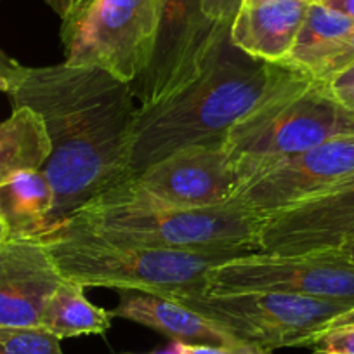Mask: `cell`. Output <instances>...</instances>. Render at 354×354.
I'll return each mask as SVG.
<instances>
[{
    "mask_svg": "<svg viewBox=\"0 0 354 354\" xmlns=\"http://www.w3.org/2000/svg\"><path fill=\"white\" fill-rule=\"evenodd\" d=\"M46 4L61 18V23L66 25L77 15L80 0H46Z\"/></svg>",
    "mask_w": 354,
    "mask_h": 354,
    "instance_id": "cell-25",
    "label": "cell"
},
{
    "mask_svg": "<svg viewBox=\"0 0 354 354\" xmlns=\"http://www.w3.org/2000/svg\"><path fill=\"white\" fill-rule=\"evenodd\" d=\"M354 176V134L255 167L236 202L259 216L313 198Z\"/></svg>",
    "mask_w": 354,
    "mask_h": 354,
    "instance_id": "cell-10",
    "label": "cell"
},
{
    "mask_svg": "<svg viewBox=\"0 0 354 354\" xmlns=\"http://www.w3.org/2000/svg\"><path fill=\"white\" fill-rule=\"evenodd\" d=\"M59 342L40 326H0V354H64Z\"/></svg>",
    "mask_w": 354,
    "mask_h": 354,
    "instance_id": "cell-20",
    "label": "cell"
},
{
    "mask_svg": "<svg viewBox=\"0 0 354 354\" xmlns=\"http://www.w3.org/2000/svg\"><path fill=\"white\" fill-rule=\"evenodd\" d=\"M264 2H274V0H243V6H257ZM308 2H313V0H308Z\"/></svg>",
    "mask_w": 354,
    "mask_h": 354,
    "instance_id": "cell-32",
    "label": "cell"
},
{
    "mask_svg": "<svg viewBox=\"0 0 354 354\" xmlns=\"http://www.w3.org/2000/svg\"><path fill=\"white\" fill-rule=\"evenodd\" d=\"M261 223L262 216L236 200L207 209H181L153 198L129 179L75 210L59 230L85 231L139 247L252 254L261 252Z\"/></svg>",
    "mask_w": 354,
    "mask_h": 354,
    "instance_id": "cell-3",
    "label": "cell"
},
{
    "mask_svg": "<svg viewBox=\"0 0 354 354\" xmlns=\"http://www.w3.org/2000/svg\"><path fill=\"white\" fill-rule=\"evenodd\" d=\"M63 281L40 238H11L0 245V326H40Z\"/></svg>",
    "mask_w": 354,
    "mask_h": 354,
    "instance_id": "cell-13",
    "label": "cell"
},
{
    "mask_svg": "<svg viewBox=\"0 0 354 354\" xmlns=\"http://www.w3.org/2000/svg\"><path fill=\"white\" fill-rule=\"evenodd\" d=\"M185 354H261L262 349L254 346H238V347H226V346H202V344H183Z\"/></svg>",
    "mask_w": 354,
    "mask_h": 354,
    "instance_id": "cell-24",
    "label": "cell"
},
{
    "mask_svg": "<svg viewBox=\"0 0 354 354\" xmlns=\"http://www.w3.org/2000/svg\"><path fill=\"white\" fill-rule=\"evenodd\" d=\"M241 6L243 0H203V11L207 18L226 26H231Z\"/></svg>",
    "mask_w": 354,
    "mask_h": 354,
    "instance_id": "cell-23",
    "label": "cell"
},
{
    "mask_svg": "<svg viewBox=\"0 0 354 354\" xmlns=\"http://www.w3.org/2000/svg\"><path fill=\"white\" fill-rule=\"evenodd\" d=\"M15 63V59L8 57L0 50V93H9V88H11V71Z\"/></svg>",
    "mask_w": 354,
    "mask_h": 354,
    "instance_id": "cell-26",
    "label": "cell"
},
{
    "mask_svg": "<svg viewBox=\"0 0 354 354\" xmlns=\"http://www.w3.org/2000/svg\"><path fill=\"white\" fill-rule=\"evenodd\" d=\"M354 134V110L326 82L295 75L230 131L224 148L247 181L255 167ZM245 185V183H243Z\"/></svg>",
    "mask_w": 354,
    "mask_h": 354,
    "instance_id": "cell-5",
    "label": "cell"
},
{
    "mask_svg": "<svg viewBox=\"0 0 354 354\" xmlns=\"http://www.w3.org/2000/svg\"><path fill=\"white\" fill-rule=\"evenodd\" d=\"M297 73L301 70L287 63L250 57L231 44L227 33L189 87L158 106L139 108L129 153L131 177L177 149L224 145L241 118Z\"/></svg>",
    "mask_w": 354,
    "mask_h": 354,
    "instance_id": "cell-2",
    "label": "cell"
},
{
    "mask_svg": "<svg viewBox=\"0 0 354 354\" xmlns=\"http://www.w3.org/2000/svg\"><path fill=\"white\" fill-rule=\"evenodd\" d=\"M54 207V192L42 169L21 170L0 186V216L11 238H42Z\"/></svg>",
    "mask_w": 354,
    "mask_h": 354,
    "instance_id": "cell-16",
    "label": "cell"
},
{
    "mask_svg": "<svg viewBox=\"0 0 354 354\" xmlns=\"http://www.w3.org/2000/svg\"><path fill=\"white\" fill-rule=\"evenodd\" d=\"M203 292H277L354 308V262L340 248L299 255L252 252L214 266L203 281Z\"/></svg>",
    "mask_w": 354,
    "mask_h": 354,
    "instance_id": "cell-8",
    "label": "cell"
},
{
    "mask_svg": "<svg viewBox=\"0 0 354 354\" xmlns=\"http://www.w3.org/2000/svg\"><path fill=\"white\" fill-rule=\"evenodd\" d=\"M9 240V227L8 223L4 221V217L0 216V245L6 243Z\"/></svg>",
    "mask_w": 354,
    "mask_h": 354,
    "instance_id": "cell-30",
    "label": "cell"
},
{
    "mask_svg": "<svg viewBox=\"0 0 354 354\" xmlns=\"http://www.w3.org/2000/svg\"><path fill=\"white\" fill-rule=\"evenodd\" d=\"M158 21L160 0H91L61 26L64 61L132 85L148 66Z\"/></svg>",
    "mask_w": 354,
    "mask_h": 354,
    "instance_id": "cell-7",
    "label": "cell"
},
{
    "mask_svg": "<svg viewBox=\"0 0 354 354\" xmlns=\"http://www.w3.org/2000/svg\"><path fill=\"white\" fill-rule=\"evenodd\" d=\"M326 84H328L333 91H344V88L354 87V64L347 68V70H344L342 73L337 75L335 78L326 82Z\"/></svg>",
    "mask_w": 354,
    "mask_h": 354,
    "instance_id": "cell-29",
    "label": "cell"
},
{
    "mask_svg": "<svg viewBox=\"0 0 354 354\" xmlns=\"http://www.w3.org/2000/svg\"><path fill=\"white\" fill-rule=\"evenodd\" d=\"M354 64V28L349 35L346 37V40L342 42V46L337 49V53L326 61L325 66L319 70V73L315 78H319L323 82H330L332 78H335L337 75L342 73L344 70H347L349 66Z\"/></svg>",
    "mask_w": 354,
    "mask_h": 354,
    "instance_id": "cell-22",
    "label": "cell"
},
{
    "mask_svg": "<svg viewBox=\"0 0 354 354\" xmlns=\"http://www.w3.org/2000/svg\"><path fill=\"white\" fill-rule=\"evenodd\" d=\"M308 0H274L241 6L230 26L236 49L266 63H285L306 18Z\"/></svg>",
    "mask_w": 354,
    "mask_h": 354,
    "instance_id": "cell-15",
    "label": "cell"
},
{
    "mask_svg": "<svg viewBox=\"0 0 354 354\" xmlns=\"http://www.w3.org/2000/svg\"><path fill=\"white\" fill-rule=\"evenodd\" d=\"M113 315L88 301L84 288L64 280L44 309L40 328L57 339L80 335H103L111 328Z\"/></svg>",
    "mask_w": 354,
    "mask_h": 354,
    "instance_id": "cell-19",
    "label": "cell"
},
{
    "mask_svg": "<svg viewBox=\"0 0 354 354\" xmlns=\"http://www.w3.org/2000/svg\"><path fill=\"white\" fill-rule=\"evenodd\" d=\"M261 354H271V353H266V351H262V353Z\"/></svg>",
    "mask_w": 354,
    "mask_h": 354,
    "instance_id": "cell-34",
    "label": "cell"
},
{
    "mask_svg": "<svg viewBox=\"0 0 354 354\" xmlns=\"http://www.w3.org/2000/svg\"><path fill=\"white\" fill-rule=\"evenodd\" d=\"M163 297L195 309L266 353L280 347H309L339 316L354 309L328 299L277 292L177 290Z\"/></svg>",
    "mask_w": 354,
    "mask_h": 354,
    "instance_id": "cell-6",
    "label": "cell"
},
{
    "mask_svg": "<svg viewBox=\"0 0 354 354\" xmlns=\"http://www.w3.org/2000/svg\"><path fill=\"white\" fill-rule=\"evenodd\" d=\"M88 2H91V0H80V4H78V11H77V15H78V12L82 11V9L85 8V6L88 4ZM77 15H75V16H77ZM75 16H73V18H75ZM61 26H63V25H61Z\"/></svg>",
    "mask_w": 354,
    "mask_h": 354,
    "instance_id": "cell-33",
    "label": "cell"
},
{
    "mask_svg": "<svg viewBox=\"0 0 354 354\" xmlns=\"http://www.w3.org/2000/svg\"><path fill=\"white\" fill-rule=\"evenodd\" d=\"M113 318H124L156 330L174 342L202 346H245L243 340L195 309L148 292H120V302L111 309Z\"/></svg>",
    "mask_w": 354,
    "mask_h": 354,
    "instance_id": "cell-14",
    "label": "cell"
},
{
    "mask_svg": "<svg viewBox=\"0 0 354 354\" xmlns=\"http://www.w3.org/2000/svg\"><path fill=\"white\" fill-rule=\"evenodd\" d=\"M9 97L46 125L50 155L42 167L54 207L42 238L56 233L75 210L132 179V131L139 115L131 84L94 66H23L15 63Z\"/></svg>",
    "mask_w": 354,
    "mask_h": 354,
    "instance_id": "cell-1",
    "label": "cell"
},
{
    "mask_svg": "<svg viewBox=\"0 0 354 354\" xmlns=\"http://www.w3.org/2000/svg\"><path fill=\"white\" fill-rule=\"evenodd\" d=\"M230 33L203 11V0H160L155 46L145 73L132 84L141 110L183 93L202 75L210 56Z\"/></svg>",
    "mask_w": 354,
    "mask_h": 354,
    "instance_id": "cell-9",
    "label": "cell"
},
{
    "mask_svg": "<svg viewBox=\"0 0 354 354\" xmlns=\"http://www.w3.org/2000/svg\"><path fill=\"white\" fill-rule=\"evenodd\" d=\"M131 183L169 205L207 209L234 200L245 174L224 145L188 146L149 165Z\"/></svg>",
    "mask_w": 354,
    "mask_h": 354,
    "instance_id": "cell-11",
    "label": "cell"
},
{
    "mask_svg": "<svg viewBox=\"0 0 354 354\" xmlns=\"http://www.w3.org/2000/svg\"><path fill=\"white\" fill-rule=\"evenodd\" d=\"M40 240L61 277L78 287L158 295L203 290V281L214 266L243 255L236 250L186 252L139 247L77 230H59Z\"/></svg>",
    "mask_w": 354,
    "mask_h": 354,
    "instance_id": "cell-4",
    "label": "cell"
},
{
    "mask_svg": "<svg viewBox=\"0 0 354 354\" xmlns=\"http://www.w3.org/2000/svg\"><path fill=\"white\" fill-rule=\"evenodd\" d=\"M318 2L339 15L354 19V0H318Z\"/></svg>",
    "mask_w": 354,
    "mask_h": 354,
    "instance_id": "cell-28",
    "label": "cell"
},
{
    "mask_svg": "<svg viewBox=\"0 0 354 354\" xmlns=\"http://www.w3.org/2000/svg\"><path fill=\"white\" fill-rule=\"evenodd\" d=\"M49 155V136L35 111L15 108L11 117L0 122V186L16 172L42 169Z\"/></svg>",
    "mask_w": 354,
    "mask_h": 354,
    "instance_id": "cell-18",
    "label": "cell"
},
{
    "mask_svg": "<svg viewBox=\"0 0 354 354\" xmlns=\"http://www.w3.org/2000/svg\"><path fill=\"white\" fill-rule=\"evenodd\" d=\"M354 240V176L347 181L262 217L261 252L299 255L340 248Z\"/></svg>",
    "mask_w": 354,
    "mask_h": 354,
    "instance_id": "cell-12",
    "label": "cell"
},
{
    "mask_svg": "<svg viewBox=\"0 0 354 354\" xmlns=\"http://www.w3.org/2000/svg\"><path fill=\"white\" fill-rule=\"evenodd\" d=\"M353 28L354 19L325 8L318 0H313L285 63L316 77Z\"/></svg>",
    "mask_w": 354,
    "mask_h": 354,
    "instance_id": "cell-17",
    "label": "cell"
},
{
    "mask_svg": "<svg viewBox=\"0 0 354 354\" xmlns=\"http://www.w3.org/2000/svg\"><path fill=\"white\" fill-rule=\"evenodd\" d=\"M340 250L344 252V254L347 255V257L351 259V261L354 262V240H351V241H347L346 245H342V247H340ZM349 323H354V309H351V311H347V313H344L342 316H339V318L335 319V322L332 323V325L328 326V328L326 330H330V328H335V326H342V325H349ZM325 330V332H326Z\"/></svg>",
    "mask_w": 354,
    "mask_h": 354,
    "instance_id": "cell-27",
    "label": "cell"
},
{
    "mask_svg": "<svg viewBox=\"0 0 354 354\" xmlns=\"http://www.w3.org/2000/svg\"><path fill=\"white\" fill-rule=\"evenodd\" d=\"M309 347L311 354H354V323L326 330Z\"/></svg>",
    "mask_w": 354,
    "mask_h": 354,
    "instance_id": "cell-21",
    "label": "cell"
},
{
    "mask_svg": "<svg viewBox=\"0 0 354 354\" xmlns=\"http://www.w3.org/2000/svg\"><path fill=\"white\" fill-rule=\"evenodd\" d=\"M153 354H185V351H183L181 342H174L169 349L160 351V353H153Z\"/></svg>",
    "mask_w": 354,
    "mask_h": 354,
    "instance_id": "cell-31",
    "label": "cell"
}]
</instances>
